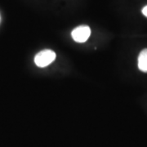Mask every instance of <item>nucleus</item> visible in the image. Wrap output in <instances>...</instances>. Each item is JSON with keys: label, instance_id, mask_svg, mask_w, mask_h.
<instances>
[{"label": "nucleus", "instance_id": "1", "mask_svg": "<svg viewBox=\"0 0 147 147\" xmlns=\"http://www.w3.org/2000/svg\"><path fill=\"white\" fill-rule=\"evenodd\" d=\"M56 59V53L52 50H42L37 54L34 57V62L38 67H46L53 62Z\"/></svg>", "mask_w": 147, "mask_h": 147}, {"label": "nucleus", "instance_id": "2", "mask_svg": "<svg viewBox=\"0 0 147 147\" xmlns=\"http://www.w3.org/2000/svg\"><path fill=\"white\" fill-rule=\"evenodd\" d=\"M71 35L75 42H86L91 35V29L88 26H80L74 30Z\"/></svg>", "mask_w": 147, "mask_h": 147}, {"label": "nucleus", "instance_id": "3", "mask_svg": "<svg viewBox=\"0 0 147 147\" xmlns=\"http://www.w3.org/2000/svg\"><path fill=\"white\" fill-rule=\"evenodd\" d=\"M138 68L142 72H147V49H144L138 57Z\"/></svg>", "mask_w": 147, "mask_h": 147}, {"label": "nucleus", "instance_id": "4", "mask_svg": "<svg viewBox=\"0 0 147 147\" xmlns=\"http://www.w3.org/2000/svg\"><path fill=\"white\" fill-rule=\"evenodd\" d=\"M142 14H143L144 16H146V17H147V5L146 6V7H144L142 8Z\"/></svg>", "mask_w": 147, "mask_h": 147}]
</instances>
